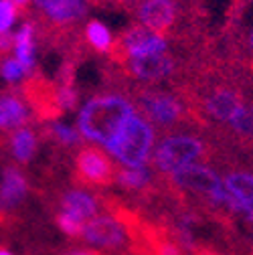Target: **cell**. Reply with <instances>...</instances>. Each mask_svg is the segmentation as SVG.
Segmentation results:
<instances>
[{
    "label": "cell",
    "instance_id": "cell-3",
    "mask_svg": "<svg viewBox=\"0 0 253 255\" xmlns=\"http://www.w3.org/2000/svg\"><path fill=\"white\" fill-rule=\"evenodd\" d=\"M156 144L154 126L140 114H132L120 130L104 144L106 152L120 166H146Z\"/></svg>",
    "mask_w": 253,
    "mask_h": 255
},
{
    "label": "cell",
    "instance_id": "cell-8",
    "mask_svg": "<svg viewBox=\"0 0 253 255\" xmlns=\"http://www.w3.org/2000/svg\"><path fill=\"white\" fill-rule=\"evenodd\" d=\"M20 95L24 98L30 114H33V120L39 124L55 122L65 116V112H63V108L59 106V100H57L55 81L47 79L37 69L22 79Z\"/></svg>",
    "mask_w": 253,
    "mask_h": 255
},
{
    "label": "cell",
    "instance_id": "cell-10",
    "mask_svg": "<svg viewBox=\"0 0 253 255\" xmlns=\"http://www.w3.org/2000/svg\"><path fill=\"white\" fill-rule=\"evenodd\" d=\"M132 14L140 24L158 35L174 37L182 26L180 0H142Z\"/></svg>",
    "mask_w": 253,
    "mask_h": 255
},
{
    "label": "cell",
    "instance_id": "cell-19",
    "mask_svg": "<svg viewBox=\"0 0 253 255\" xmlns=\"http://www.w3.org/2000/svg\"><path fill=\"white\" fill-rule=\"evenodd\" d=\"M55 223H57V229L63 235L71 237V239H79V235L83 231V225H85L81 219H77V217H73V215H69L65 211H59L55 215Z\"/></svg>",
    "mask_w": 253,
    "mask_h": 255
},
{
    "label": "cell",
    "instance_id": "cell-2",
    "mask_svg": "<svg viewBox=\"0 0 253 255\" xmlns=\"http://www.w3.org/2000/svg\"><path fill=\"white\" fill-rule=\"evenodd\" d=\"M136 112L128 93L104 91L85 102L77 116V132L83 140L93 144H106Z\"/></svg>",
    "mask_w": 253,
    "mask_h": 255
},
{
    "label": "cell",
    "instance_id": "cell-24",
    "mask_svg": "<svg viewBox=\"0 0 253 255\" xmlns=\"http://www.w3.org/2000/svg\"><path fill=\"white\" fill-rule=\"evenodd\" d=\"M0 255H16V253L10 251V249H6V247H0Z\"/></svg>",
    "mask_w": 253,
    "mask_h": 255
},
{
    "label": "cell",
    "instance_id": "cell-4",
    "mask_svg": "<svg viewBox=\"0 0 253 255\" xmlns=\"http://www.w3.org/2000/svg\"><path fill=\"white\" fill-rule=\"evenodd\" d=\"M213 152V144L199 134H191L184 130H174L164 134L160 140L154 144L150 162L154 172L168 176L174 170L201 162L209 158Z\"/></svg>",
    "mask_w": 253,
    "mask_h": 255
},
{
    "label": "cell",
    "instance_id": "cell-16",
    "mask_svg": "<svg viewBox=\"0 0 253 255\" xmlns=\"http://www.w3.org/2000/svg\"><path fill=\"white\" fill-rule=\"evenodd\" d=\"M156 172L150 164L146 166H120L116 170V182L130 190V193H144L154 184Z\"/></svg>",
    "mask_w": 253,
    "mask_h": 255
},
{
    "label": "cell",
    "instance_id": "cell-23",
    "mask_svg": "<svg viewBox=\"0 0 253 255\" xmlns=\"http://www.w3.org/2000/svg\"><path fill=\"white\" fill-rule=\"evenodd\" d=\"M59 255H102V251H96L91 247H75V249H67Z\"/></svg>",
    "mask_w": 253,
    "mask_h": 255
},
{
    "label": "cell",
    "instance_id": "cell-7",
    "mask_svg": "<svg viewBox=\"0 0 253 255\" xmlns=\"http://www.w3.org/2000/svg\"><path fill=\"white\" fill-rule=\"evenodd\" d=\"M79 239L96 251L114 253V251H122L124 247H128L130 227L120 219V215L104 213V215H96L85 223Z\"/></svg>",
    "mask_w": 253,
    "mask_h": 255
},
{
    "label": "cell",
    "instance_id": "cell-14",
    "mask_svg": "<svg viewBox=\"0 0 253 255\" xmlns=\"http://www.w3.org/2000/svg\"><path fill=\"white\" fill-rule=\"evenodd\" d=\"M6 148L10 152V156L14 158V162L24 166V164H30V160L35 158L37 154V148H39V136L37 132L33 130V126H22V128H16L14 132H10L6 138Z\"/></svg>",
    "mask_w": 253,
    "mask_h": 255
},
{
    "label": "cell",
    "instance_id": "cell-17",
    "mask_svg": "<svg viewBox=\"0 0 253 255\" xmlns=\"http://www.w3.org/2000/svg\"><path fill=\"white\" fill-rule=\"evenodd\" d=\"M81 39H83V45L91 47L96 53H110L112 45H114V35L112 30L102 22V20H87L83 26H81Z\"/></svg>",
    "mask_w": 253,
    "mask_h": 255
},
{
    "label": "cell",
    "instance_id": "cell-9",
    "mask_svg": "<svg viewBox=\"0 0 253 255\" xmlns=\"http://www.w3.org/2000/svg\"><path fill=\"white\" fill-rule=\"evenodd\" d=\"M116 162L100 146H83L73 158V176L83 186H110L116 182Z\"/></svg>",
    "mask_w": 253,
    "mask_h": 255
},
{
    "label": "cell",
    "instance_id": "cell-12",
    "mask_svg": "<svg viewBox=\"0 0 253 255\" xmlns=\"http://www.w3.org/2000/svg\"><path fill=\"white\" fill-rule=\"evenodd\" d=\"M28 178L16 166L8 164L0 172V213L16 211L28 197Z\"/></svg>",
    "mask_w": 253,
    "mask_h": 255
},
{
    "label": "cell",
    "instance_id": "cell-11",
    "mask_svg": "<svg viewBox=\"0 0 253 255\" xmlns=\"http://www.w3.org/2000/svg\"><path fill=\"white\" fill-rule=\"evenodd\" d=\"M30 122H33V114H30L20 91H0V138L4 140L16 128L28 126Z\"/></svg>",
    "mask_w": 253,
    "mask_h": 255
},
{
    "label": "cell",
    "instance_id": "cell-22",
    "mask_svg": "<svg viewBox=\"0 0 253 255\" xmlns=\"http://www.w3.org/2000/svg\"><path fill=\"white\" fill-rule=\"evenodd\" d=\"M14 47V35L10 33H0V57H6Z\"/></svg>",
    "mask_w": 253,
    "mask_h": 255
},
{
    "label": "cell",
    "instance_id": "cell-5",
    "mask_svg": "<svg viewBox=\"0 0 253 255\" xmlns=\"http://www.w3.org/2000/svg\"><path fill=\"white\" fill-rule=\"evenodd\" d=\"M168 184L176 188L178 193L197 197L199 201L207 203L211 209H225L227 211V193L223 186V176H221L213 166L195 162L174 170L166 176Z\"/></svg>",
    "mask_w": 253,
    "mask_h": 255
},
{
    "label": "cell",
    "instance_id": "cell-20",
    "mask_svg": "<svg viewBox=\"0 0 253 255\" xmlns=\"http://www.w3.org/2000/svg\"><path fill=\"white\" fill-rule=\"evenodd\" d=\"M28 73L24 71V67L20 63L12 57H0V77L8 83H22V79L26 77Z\"/></svg>",
    "mask_w": 253,
    "mask_h": 255
},
{
    "label": "cell",
    "instance_id": "cell-13",
    "mask_svg": "<svg viewBox=\"0 0 253 255\" xmlns=\"http://www.w3.org/2000/svg\"><path fill=\"white\" fill-rule=\"evenodd\" d=\"M59 209L81 219L83 223H87L89 219L100 215L102 203L87 188H67V190H63L59 197Z\"/></svg>",
    "mask_w": 253,
    "mask_h": 255
},
{
    "label": "cell",
    "instance_id": "cell-21",
    "mask_svg": "<svg viewBox=\"0 0 253 255\" xmlns=\"http://www.w3.org/2000/svg\"><path fill=\"white\" fill-rule=\"evenodd\" d=\"M16 14H18V10L10 2H6V0H0V33H8L10 26L16 20Z\"/></svg>",
    "mask_w": 253,
    "mask_h": 255
},
{
    "label": "cell",
    "instance_id": "cell-1",
    "mask_svg": "<svg viewBox=\"0 0 253 255\" xmlns=\"http://www.w3.org/2000/svg\"><path fill=\"white\" fill-rule=\"evenodd\" d=\"M122 89L128 93L134 108L154 126V130L174 132V130H182L186 126L199 128L191 114L186 98L182 95V91L174 87L140 85L132 81H124Z\"/></svg>",
    "mask_w": 253,
    "mask_h": 255
},
{
    "label": "cell",
    "instance_id": "cell-6",
    "mask_svg": "<svg viewBox=\"0 0 253 255\" xmlns=\"http://www.w3.org/2000/svg\"><path fill=\"white\" fill-rule=\"evenodd\" d=\"M170 51V41L164 35H158L154 30L146 28L140 22L130 24L114 39V45L108 53L112 65H120L128 57L138 55H152V53H164Z\"/></svg>",
    "mask_w": 253,
    "mask_h": 255
},
{
    "label": "cell",
    "instance_id": "cell-15",
    "mask_svg": "<svg viewBox=\"0 0 253 255\" xmlns=\"http://www.w3.org/2000/svg\"><path fill=\"white\" fill-rule=\"evenodd\" d=\"M26 22L16 30L14 35V59L24 67L26 73H33L35 71V65H37V57H35V33H37V26H35V20L26 12Z\"/></svg>",
    "mask_w": 253,
    "mask_h": 255
},
{
    "label": "cell",
    "instance_id": "cell-18",
    "mask_svg": "<svg viewBox=\"0 0 253 255\" xmlns=\"http://www.w3.org/2000/svg\"><path fill=\"white\" fill-rule=\"evenodd\" d=\"M41 134H43L47 140H51L55 146L63 148V150H73V148L81 146V140H83L75 128H71V126H67V124H61V122H57V120L43 124Z\"/></svg>",
    "mask_w": 253,
    "mask_h": 255
}]
</instances>
